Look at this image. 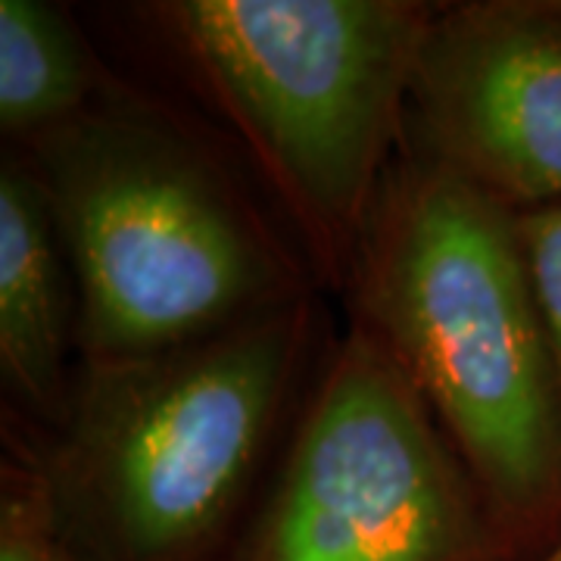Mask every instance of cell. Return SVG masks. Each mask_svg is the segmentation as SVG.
I'll list each match as a JSON object with an SVG mask.
<instances>
[{"mask_svg": "<svg viewBox=\"0 0 561 561\" xmlns=\"http://www.w3.org/2000/svg\"><path fill=\"white\" fill-rule=\"evenodd\" d=\"M343 297L440 424L515 559H540L561 537V381L518 213L405 140Z\"/></svg>", "mask_w": 561, "mask_h": 561, "instance_id": "1", "label": "cell"}, {"mask_svg": "<svg viewBox=\"0 0 561 561\" xmlns=\"http://www.w3.org/2000/svg\"><path fill=\"white\" fill-rule=\"evenodd\" d=\"M331 341L312 294L203 341L81 362L54 431H7L79 561H228Z\"/></svg>", "mask_w": 561, "mask_h": 561, "instance_id": "2", "label": "cell"}, {"mask_svg": "<svg viewBox=\"0 0 561 561\" xmlns=\"http://www.w3.org/2000/svg\"><path fill=\"white\" fill-rule=\"evenodd\" d=\"M10 147L76 272L81 362L203 341L321 290L228 140L131 81Z\"/></svg>", "mask_w": 561, "mask_h": 561, "instance_id": "3", "label": "cell"}, {"mask_svg": "<svg viewBox=\"0 0 561 561\" xmlns=\"http://www.w3.org/2000/svg\"><path fill=\"white\" fill-rule=\"evenodd\" d=\"M440 3L153 0L135 28L194 94L324 290H346L362 231L409 135Z\"/></svg>", "mask_w": 561, "mask_h": 561, "instance_id": "4", "label": "cell"}, {"mask_svg": "<svg viewBox=\"0 0 561 561\" xmlns=\"http://www.w3.org/2000/svg\"><path fill=\"white\" fill-rule=\"evenodd\" d=\"M228 561H518L415 387L334 337Z\"/></svg>", "mask_w": 561, "mask_h": 561, "instance_id": "5", "label": "cell"}, {"mask_svg": "<svg viewBox=\"0 0 561 561\" xmlns=\"http://www.w3.org/2000/svg\"><path fill=\"white\" fill-rule=\"evenodd\" d=\"M405 140L515 213L559 206L561 0L440 3Z\"/></svg>", "mask_w": 561, "mask_h": 561, "instance_id": "6", "label": "cell"}, {"mask_svg": "<svg viewBox=\"0 0 561 561\" xmlns=\"http://www.w3.org/2000/svg\"><path fill=\"white\" fill-rule=\"evenodd\" d=\"M81 365V300L41 181L16 147L0 153V378L7 424L54 431Z\"/></svg>", "mask_w": 561, "mask_h": 561, "instance_id": "7", "label": "cell"}, {"mask_svg": "<svg viewBox=\"0 0 561 561\" xmlns=\"http://www.w3.org/2000/svg\"><path fill=\"white\" fill-rule=\"evenodd\" d=\"M119 79L76 16L47 0H0V135L25 144L101 101Z\"/></svg>", "mask_w": 561, "mask_h": 561, "instance_id": "8", "label": "cell"}, {"mask_svg": "<svg viewBox=\"0 0 561 561\" xmlns=\"http://www.w3.org/2000/svg\"><path fill=\"white\" fill-rule=\"evenodd\" d=\"M0 561H79L62 540L44 471L13 431L0 465Z\"/></svg>", "mask_w": 561, "mask_h": 561, "instance_id": "9", "label": "cell"}, {"mask_svg": "<svg viewBox=\"0 0 561 561\" xmlns=\"http://www.w3.org/2000/svg\"><path fill=\"white\" fill-rule=\"evenodd\" d=\"M518 234L561 381V203L518 213Z\"/></svg>", "mask_w": 561, "mask_h": 561, "instance_id": "10", "label": "cell"}, {"mask_svg": "<svg viewBox=\"0 0 561 561\" xmlns=\"http://www.w3.org/2000/svg\"><path fill=\"white\" fill-rule=\"evenodd\" d=\"M537 561H561V537L552 542V546H549V549H546V552H542Z\"/></svg>", "mask_w": 561, "mask_h": 561, "instance_id": "11", "label": "cell"}]
</instances>
